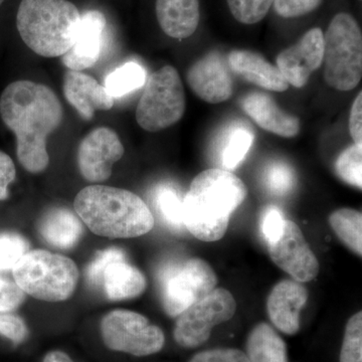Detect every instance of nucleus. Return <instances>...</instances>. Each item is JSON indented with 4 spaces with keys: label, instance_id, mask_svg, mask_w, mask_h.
<instances>
[{
    "label": "nucleus",
    "instance_id": "obj_10",
    "mask_svg": "<svg viewBox=\"0 0 362 362\" xmlns=\"http://www.w3.org/2000/svg\"><path fill=\"white\" fill-rule=\"evenodd\" d=\"M105 345L114 351L134 356H148L163 349L165 337L158 326L149 322L142 314L129 310H115L101 321Z\"/></svg>",
    "mask_w": 362,
    "mask_h": 362
},
{
    "label": "nucleus",
    "instance_id": "obj_22",
    "mask_svg": "<svg viewBox=\"0 0 362 362\" xmlns=\"http://www.w3.org/2000/svg\"><path fill=\"white\" fill-rule=\"evenodd\" d=\"M144 274L127 263V259L114 262L105 271L102 288L105 295L112 301L133 299L140 296L146 289Z\"/></svg>",
    "mask_w": 362,
    "mask_h": 362
},
{
    "label": "nucleus",
    "instance_id": "obj_5",
    "mask_svg": "<svg viewBox=\"0 0 362 362\" xmlns=\"http://www.w3.org/2000/svg\"><path fill=\"white\" fill-rule=\"evenodd\" d=\"M14 282L26 294L47 302L65 301L75 292L78 267L71 259L42 250L28 251L13 267Z\"/></svg>",
    "mask_w": 362,
    "mask_h": 362
},
{
    "label": "nucleus",
    "instance_id": "obj_32",
    "mask_svg": "<svg viewBox=\"0 0 362 362\" xmlns=\"http://www.w3.org/2000/svg\"><path fill=\"white\" fill-rule=\"evenodd\" d=\"M28 249L30 244L23 235L13 233H2L0 235V271L13 270Z\"/></svg>",
    "mask_w": 362,
    "mask_h": 362
},
{
    "label": "nucleus",
    "instance_id": "obj_33",
    "mask_svg": "<svg viewBox=\"0 0 362 362\" xmlns=\"http://www.w3.org/2000/svg\"><path fill=\"white\" fill-rule=\"evenodd\" d=\"M126 259L125 252L119 247H112L98 252L95 259L86 268L85 276L88 284L93 288H102L105 271L112 263Z\"/></svg>",
    "mask_w": 362,
    "mask_h": 362
},
{
    "label": "nucleus",
    "instance_id": "obj_37",
    "mask_svg": "<svg viewBox=\"0 0 362 362\" xmlns=\"http://www.w3.org/2000/svg\"><path fill=\"white\" fill-rule=\"evenodd\" d=\"M25 299V292L16 282L0 277V312L16 310Z\"/></svg>",
    "mask_w": 362,
    "mask_h": 362
},
{
    "label": "nucleus",
    "instance_id": "obj_3",
    "mask_svg": "<svg viewBox=\"0 0 362 362\" xmlns=\"http://www.w3.org/2000/svg\"><path fill=\"white\" fill-rule=\"evenodd\" d=\"M74 207L85 225L102 237H140L156 223L153 214L141 197L122 188L90 185L78 192Z\"/></svg>",
    "mask_w": 362,
    "mask_h": 362
},
{
    "label": "nucleus",
    "instance_id": "obj_38",
    "mask_svg": "<svg viewBox=\"0 0 362 362\" xmlns=\"http://www.w3.org/2000/svg\"><path fill=\"white\" fill-rule=\"evenodd\" d=\"M188 362H249V359L240 349H214L199 352Z\"/></svg>",
    "mask_w": 362,
    "mask_h": 362
},
{
    "label": "nucleus",
    "instance_id": "obj_11",
    "mask_svg": "<svg viewBox=\"0 0 362 362\" xmlns=\"http://www.w3.org/2000/svg\"><path fill=\"white\" fill-rule=\"evenodd\" d=\"M268 246L272 261L293 280L310 282L318 275V259L294 221L286 220L280 237Z\"/></svg>",
    "mask_w": 362,
    "mask_h": 362
},
{
    "label": "nucleus",
    "instance_id": "obj_40",
    "mask_svg": "<svg viewBox=\"0 0 362 362\" xmlns=\"http://www.w3.org/2000/svg\"><path fill=\"white\" fill-rule=\"evenodd\" d=\"M349 133L354 144L362 146V94L357 95L349 116Z\"/></svg>",
    "mask_w": 362,
    "mask_h": 362
},
{
    "label": "nucleus",
    "instance_id": "obj_28",
    "mask_svg": "<svg viewBox=\"0 0 362 362\" xmlns=\"http://www.w3.org/2000/svg\"><path fill=\"white\" fill-rule=\"evenodd\" d=\"M334 168L340 180L361 189L362 146L354 144L343 150L335 162Z\"/></svg>",
    "mask_w": 362,
    "mask_h": 362
},
{
    "label": "nucleus",
    "instance_id": "obj_41",
    "mask_svg": "<svg viewBox=\"0 0 362 362\" xmlns=\"http://www.w3.org/2000/svg\"><path fill=\"white\" fill-rule=\"evenodd\" d=\"M44 362H74L71 357L63 351H51L45 356Z\"/></svg>",
    "mask_w": 362,
    "mask_h": 362
},
{
    "label": "nucleus",
    "instance_id": "obj_12",
    "mask_svg": "<svg viewBox=\"0 0 362 362\" xmlns=\"http://www.w3.org/2000/svg\"><path fill=\"white\" fill-rule=\"evenodd\" d=\"M124 156V146L115 131L96 128L86 136L78 149L81 175L89 182H104L110 177L112 168Z\"/></svg>",
    "mask_w": 362,
    "mask_h": 362
},
{
    "label": "nucleus",
    "instance_id": "obj_36",
    "mask_svg": "<svg viewBox=\"0 0 362 362\" xmlns=\"http://www.w3.org/2000/svg\"><path fill=\"white\" fill-rule=\"evenodd\" d=\"M28 334V327L21 317L8 314V312H0V335L14 344H20Z\"/></svg>",
    "mask_w": 362,
    "mask_h": 362
},
{
    "label": "nucleus",
    "instance_id": "obj_42",
    "mask_svg": "<svg viewBox=\"0 0 362 362\" xmlns=\"http://www.w3.org/2000/svg\"><path fill=\"white\" fill-rule=\"evenodd\" d=\"M4 0H0V6H1L2 4H4Z\"/></svg>",
    "mask_w": 362,
    "mask_h": 362
},
{
    "label": "nucleus",
    "instance_id": "obj_16",
    "mask_svg": "<svg viewBox=\"0 0 362 362\" xmlns=\"http://www.w3.org/2000/svg\"><path fill=\"white\" fill-rule=\"evenodd\" d=\"M308 297V290L302 283L281 281L272 289L267 301L271 322L285 334H296L300 330V312Z\"/></svg>",
    "mask_w": 362,
    "mask_h": 362
},
{
    "label": "nucleus",
    "instance_id": "obj_1",
    "mask_svg": "<svg viewBox=\"0 0 362 362\" xmlns=\"http://www.w3.org/2000/svg\"><path fill=\"white\" fill-rule=\"evenodd\" d=\"M0 116L16 138L23 168L40 173L49 165L47 139L63 122L59 98L47 86L21 80L7 86L0 97Z\"/></svg>",
    "mask_w": 362,
    "mask_h": 362
},
{
    "label": "nucleus",
    "instance_id": "obj_21",
    "mask_svg": "<svg viewBox=\"0 0 362 362\" xmlns=\"http://www.w3.org/2000/svg\"><path fill=\"white\" fill-rule=\"evenodd\" d=\"M42 239L52 247L69 250L82 237V223L73 211L66 207H54L45 211L39 223Z\"/></svg>",
    "mask_w": 362,
    "mask_h": 362
},
{
    "label": "nucleus",
    "instance_id": "obj_26",
    "mask_svg": "<svg viewBox=\"0 0 362 362\" xmlns=\"http://www.w3.org/2000/svg\"><path fill=\"white\" fill-rule=\"evenodd\" d=\"M146 83V71L135 62L124 64L112 71L105 80V89L114 100L140 89Z\"/></svg>",
    "mask_w": 362,
    "mask_h": 362
},
{
    "label": "nucleus",
    "instance_id": "obj_2",
    "mask_svg": "<svg viewBox=\"0 0 362 362\" xmlns=\"http://www.w3.org/2000/svg\"><path fill=\"white\" fill-rule=\"evenodd\" d=\"M247 189L232 171L211 168L190 183L182 199V221L197 239L216 242L225 235L233 211L245 202Z\"/></svg>",
    "mask_w": 362,
    "mask_h": 362
},
{
    "label": "nucleus",
    "instance_id": "obj_39",
    "mask_svg": "<svg viewBox=\"0 0 362 362\" xmlns=\"http://www.w3.org/2000/svg\"><path fill=\"white\" fill-rule=\"evenodd\" d=\"M16 169L13 159L0 150V201L8 197V185L16 180Z\"/></svg>",
    "mask_w": 362,
    "mask_h": 362
},
{
    "label": "nucleus",
    "instance_id": "obj_34",
    "mask_svg": "<svg viewBox=\"0 0 362 362\" xmlns=\"http://www.w3.org/2000/svg\"><path fill=\"white\" fill-rule=\"evenodd\" d=\"M285 218L282 211L275 206L264 209L261 216V232L267 244L275 242L280 237L284 228Z\"/></svg>",
    "mask_w": 362,
    "mask_h": 362
},
{
    "label": "nucleus",
    "instance_id": "obj_31",
    "mask_svg": "<svg viewBox=\"0 0 362 362\" xmlns=\"http://www.w3.org/2000/svg\"><path fill=\"white\" fill-rule=\"evenodd\" d=\"M233 18L244 25H254L263 20L274 0H226Z\"/></svg>",
    "mask_w": 362,
    "mask_h": 362
},
{
    "label": "nucleus",
    "instance_id": "obj_9",
    "mask_svg": "<svg viewBox=\"0 0 362 362\" xmlns=\"http://www.w3.org/2000/svg\"><path fill=\"white\" fill-rule=\"evenodd\" d=\"M237 311V302L225 288H216L190 305L176 321L173 337L183 349L202 346L211 337L216 326L230 320Z\"/></svg>",
    "mask_w": 362,
    "mask_h": 362
},
{
    "label": "nucleus",
    "instance_id": "obj_29",
    "mask_svg": "<svg viewBox=\"0 0 362 362\" xmlns=\"http://www.w3.org/2000/svg\"><path fill=\"white\" fill-rule=\"evenodd\" d=\"M266 187L272 194L285 197L294 189V170L284 161H273L269 163L264 173Z\"/></svg>",
    "mask_w": 362,
    "mask_h": 362
},
{
    "label": "nucleus",
    "instance_id": "obj_19",
    "mask_svg": "<svg viewBox=\"0 0 362 362\" xmlns=\"http://www.w3.org/2000/svg\"><path fill=\"white\" fill-rule=\"evenodd\" d=\"M228 68L238 77L273 92H285L289 84L277 66L269 63L262 54L245 49H235L228 54Z\"/></svg>",
    "mask_w": 362,
    "mask_h": 362
},
{
    "label": "nucleus",
    "instance_id": "obj_14",
    "mask_svg": "<svg viewBox=\"0 0 362 362\" xmlns=\"http://www.w3.org/2000/svg\"><path fill=\"white\" fill-rule=\"evenodd\" d=\"M187 84L202 101L220 104L232 97L233 82L228 61L218 51L207 52L190 66Z\"/></svg>",
    "mask_w": 362,
    "mask_h": 362
},
{
    "label": "nucleus",
    "instance_id": "obj_4",
    "mask_svg": "<svg viewBox=\"0 0 362 362\" xmlns=\"http://www.w3.org/2000/svg\"><path fill=\"white\" fill-rule=\"evenodd\" d=\"M81 16L77 6L68 0H21L16 26L33 52L58 58L75 44Z\"/></svg>",
    "mask_w": 362,
    "mask_h": 362
},
{
    "label": "nucleus",
    "instance_id": "obj_6",
    "mask_svg": "<svg viewBox=\"0 0 362 362\" xmlns=\"http://www.w3.org/2000/svg\"><path fill=\"white\" fill-rule=\"evenodd\" d=\"M323 77L338 90H354L362 77V35L349 13H338L324 35Z\"/></svg>",
    "mask_w": 362,
    "mask_h": 362
},
{
    "label": "nucleus",
    "instance_id": "obj_30",
    "mask_svg": "<svg viewBox=\"0 0 362 362\" xmlns=\"http://www.w3.org/2000/svg\"><path fill=\"white\" fill-rule=\"evenodd\" d=\"M339 362H362V313L350 317L345 326Z\"/></svg>",
    "mask_w": 362,
    "mask_h": 362
},
{
    "label": "nucleus",
    "instance_id": "obj_25",
    "mask_svg": "<svg viewBox=\"0 0 362 362\" xmlns=\"http://www.w3.org/2000/svg\"><path fill=\"white\" fill-rule=\"evenodd\" d=\"M332 230L343 244L359 257L362 255V214L354 209H339L329 216Z\"/></svg>",
    "mask_w": 362,
    "mask_h": 362
},
{
    "label": "nucleus",
    "instance_id": "obj_35",
    "mask_svg": "<svg viewBox=\"0 0 362 362\" xmlns=\"http://www.w3.org/2000/svg\"><path fill=\"white\" fill-rule=\"evenodd\" d=\"M323 0H274L273 6L278 16L284 18H299L315 11Z\"/></svg>",
    "mask_w": 362,
    "mask_h": 362
},
{
    "label": "nucleus",
    "instance_id": "obj_7",
    "mask_svg": "<svg viewBox=\"0 0 362 362\" xmlns=\"http://www.w3.org/2000/svg\"><path fill=\"white\" fill-rule=\"evenodd\" d=\"M187 107L180 74L165 66L150 75L136 109L138 125L148 132H159L182 118Z\"/></svg>",
    "mask_w": 362,
    "mask_h": 362
},
{
    "label": "nucleus",
    "instance_id": "obj_24",
    "mask_svg": "<svg viewBox=\"0 0 362 362\" xmlns=\"http://www.w3.org/2000/svg\"><path fill=\"white\" fill-rule=\"evenodd\" d=\"M249 362H288L287 345L269 324H257L247 339Z\"/></svg>",
    "mask_w": 362,
    "mask_h": 362
},
{
    "label": "nucleus",
    "instance_id": "obj_27",
    "mask_svg": "<svg viewBox=\"0 0 362 362\" xmlns=\"http://www.w3.org/2000/svg\"><path fill=\"white\" fill-rule=\"evenodd\" d=\"M182 199L177 189L169 183H162L153 192V204L165 225L175 232L182 230Z\"/></svg>",
    "mask_w": 362,
    "mask_h": 362
},
{
    "label": "nucleus",
    "instance_id": "obj_20",
    "mask_svg": "<svg viewBox=\"0 0 362 362\" xmlns=\"http://www.w3.org/2000/svg\"><path fill=\"white\" fill-rule=\"evenodd\" d=\"M156 9L161 30L173 39H187L199 26V0H156Z\"/></svg>",
    "mask_w": 362,
    "mask_h": 362
},
{
    "label": "nucleus",
    "instance_id": "obj_18",
    "mask_svg": "<svg viewBox=\"0 0 362 362\" xmlns=\"http://www.w3.org/2000/svg\"><path fill=\"white\" fill-rule=\"evenodd\" d=\"M63 90L66 101L86 120H90L96 111H108L113 108L114 99L104 86L83 71H66Z\"/></svg>",
    "mask_w": 362,
    "mask_h": 362
},
{
    "label": "nucleus",
    "instance_id": "obj_23",
    "mask_svg": "<svg viewBox=\"0 0 362 362\" xmlns=\"http://www.w3.org/2000/svg\"><path fill=\"white\" fill-rule=\"evenodd\" d=\"M255 134L252 128L244 122L230 123L221 132L216 144V156L221 169L233 170L246 158L254 143Z\"/></svg>",
    "mask_w": 362,
    "mask_h": 362
},
{
    "label": "nucleus",
    "instance_id": "obj_13",
    "mask_svg": "<svg viewBox=\"0 0 362 362\" xmlns=\"http://www.w3.org/2000/svg\"><path fill=\"white\" fill-rule=\"evenodd\" d=\"M324 33L319 28L308 30L296 45L278 54L276 66L293 87L303 88L312 74L322 66Z\"/></svg>",
    "mask_w": 362,
    "mask_h": 362
},
{
    "label": "nucleus",
    "instance_id": "obj_17",
    "mask_svg": "<svg viewBox=\"0 0 362 362\" xmlns=\"http://www.w3.org/2000/svg\"><path fill=\"white\" fill-rule=\"evenodd\" d=\"M240 104L243 111L262 129L284 138L299 134V119L283 111L271 95L254 90L245 95Z\"/></svg>",
    "mask_w": 362,
    "mask_h": 362
},
{
    "label": "nucleus",
    "instance_id": "obj_15",
    "mask_svg": "<svg viewBox=\"0 0 362 362\" xmlns=\"http://www.w3.org/2000/svg\"><path fill=\"white\" fill-rule=\"evenodd\" d=\"M107 39V20L99 11H88L81 16L77 39L70 51L62 56L64 65L71 71H82L98 63Z\"/></svg>",
    "mask_w": 362,
    "mask_h": 362
},
{
    "label": "nucleus",
    "instance_id": "obj_8",
    "mask_svg": "<svg viewBox=\"0 0 362 362\" xmlns=\"http://www.w3.org/2000/svg\"><path fill=\"white\" fill-rule=\"evenodd\" d=\"M159 281L164 311L170 317L180 315L218 285L216 272L199 258L168 264L159 273Z\"/></svg>",
    "mask_w": 362,
    "mask_h": 362
}]
</instances>
